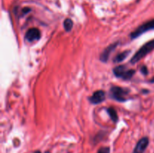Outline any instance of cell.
Listing matches in <instances>:
<instances>
[{
  "mask_svg": "<svg viewBox=\"0 0 154 153\" xmlns=\"http://www.w3.org/2000/svg\"><path fill=\"white\" fill-rule=\"evenodd\" d=\"M149 144V139L147 137H143L137 142L133 153H143L147 148Z\"/></svg>",
  "mask_w": 154,
  "mask_h": 153,
  "instance_id": "cell-8",
  "label": "cell"
},
{
  "mask_svg": "<svg viewBox=\"0 0 154 153\" xmlns=\"http://www.w3.org/2000/svg\"><path fill=\"white\" fill-rule=\"evenodd\" d=\"M129 93V90L128 88H122L120 86H113L111 88V96L112 98L117 101H126V96Z\"/></svg>",
  "mask_w": 154,
  "mask_h": 153,
  "instance_id": "cell-4",
  "label": "cell"
},
{
  "mask_svg": "<svg viewBox=\"0 0 154 153\" xmlns=\"http://www.w3.org/2000/svg\"><path fill=\"white\" fill-rule=\"evenodd\" d=\"M154 29V19L150 20L147 22H144L142 25L138 26L134 32H131L130 37L131 39H135L141 36L144 33L150 31V30Z\"/></svg>",
  "mask_w": 154,
  "mask_h": 153,
  "instance_id": "cell-3",
  "label": "cell"
},
{
  "mask_svg": "<svg viewBox=\"0 0 154 153\" xmlns=\"http://www.w3.org/2000/svg\"><path fill=\"white\" fill-rule=\"evenodd\" d=\"M35 153H41V152L39 151H37V152H35Z\"/></svg>",
  "mask_w": 154,
  "mask_h": 153,
  "instance_id": "cell-15",
  "label": "cell"
},
{
  "mask_svg": "<svg viewBox=\"0 0 154 153\" xmlns=\"http://www.w3.org/2000/svg\"><path fill=\"white\" fill-rule=\"evenodd\" d=\"M105 100V92L102 90H98L93 94L90 98V103L93 104H99Z\"/></svg>",
  "mask_w": 154,
  "mask_h": 153,
  "instance_id": "cell-6",
  "label": "cell"
},
{
  "mask_svg": "<svg viewBox=\"0 0 154 153\" xmlns=\"http://www.w3.org/2000/svg\"><path fill=\"white\" fill-rule=\"evenodd\" d=\"M154 50V39L153 40H150L144 44L138 51L135 53V55L132 57L130 60V62L132 64H135L138 62L140 60L142 59L144 56L150 53V52Z\"/></svg>",
  "mask_w": 154,
  "mask_h": 153,
  "instance_id": "cell-1",
  "label": "cell"
},
{
  "mask_svg": "<svg viewBox=\"0 0 154 153\" xmlns=\"http://www.w3.org/2000/svg\"><path fill=\"white\" fill-rule=\"evenodd\" d=\"M41 32L38 28H31L26 32L25 39L29 42L38 40L41 38Z\"/></svg>",
  "mask_w": 154,
  "mask_h": 153,
  "instance_id": "cell-5",
  "label": "cell"
},
{
  "mask_svg": "<svg viewBox=\"0 0 154 153\" xmlns=\"http://www.w3.org/2000/svg\"><path fill=\"white\" fill-rule=\"evenodd\" d=\"M97 153H110V148L109 147H102L99 148Z\"/></svg>",
  "mask_w": 154,
  "mask_h": 153,
  "instance_id": "cell-12",
  "label": "cell"
},
{
  "mask_svg": "<svg viewBox=\"0 0 154 153\" xmlns=\"http://www.w3.org/2000/svg\"><path fill=\"white\" fill-rule=\"evenodd\" d=\"M114 75L117 77L122 78L125 80H129L132 79V76L135 75V70L133 69H128L126 65H119L114 68L113 70Z\"/></svg>",
  "mask_w": 154,
  "mask_h": 153,
  "instance_id": "cell-2",
  "label": "cell"
},
{
  "mask_svg": "<svg viewBox=\"0 0 154 153\" xmlns=\"http://www.w3.org/2000/svg\"><path fill=\"white\" fill-rule=\"evenodd\" d=\"M118 45V42H116V43L112 44L109 45L106 49H105V50L102 52L100 56V60L103 62H106L108 59H109V57L111 56V54L112 53L113 51L116 49L117 46Z\"/></svg>",
  "mask_w": 154,
  "mask_h": 153,
  "instance_id": "cell-7",
  "label": "cell"
},
{
  "mask_svg": "<svg viewBox=\"0 0 154 153\" xmlns=\"http://www.w3.org/2000/svg\"><path fill=\"white\" fill-rule=\"evenodd\" d=\"M131 51L130 50H126V51H123V52H120V53L117 54L114 58V62L115 63H120L122 62L123 61H124L129 55L130 54Z\"/></svg>",
  "mask_w": 154,
  "mask_h": 153,
  "instance_id": "cell-9",
  "label": "cell"
},
{
  "mask_svg": "<svg viewBox=\"0 0 154 153\" xmlns=\"http://www.w3.org/2000/svg\"><path fill=\"white\" fill-rule=\"evenodd\" d=\"M141 72L144 75H147L148 74V70H147V68L146 67L145 65H143L142 67L141 68Z\"/></svg>",
  "mask_w": 154,
  "mask_h": 153,
  "instance_id": "cell-13",
  "label": "cell"
},
{
  "mask_svg": "<svg viewBox=\"0 0 154 153\" xmlns=\"http://www.w3.org/2000/svg\"><path fill=\"white\" fill-rule=\"evenodd\" d=\"M150 82H152V83H153V82H154V76H153V78H152V79L150 80Z\"/></svg>",
  "mask_w": 154,
  "mask_h": 153,
  "instance_id": "cell-14",
  "label": "cell"
},
{
  "mask_svg": "<svg viewBox=\"0 0 154 153\" xmlns=\"http://www.w3.org/2000/svg\"><path fill=\"white\" fill-rule=\"evenodd\" d=\"M107 111H108V115L110 116V117H111V118L112 119V121L116 122L118 120V116H117L116 110L114 109L113 107H110L107 110Z\"/></svg>",
  "mask_w": 154,
  "mask_h": 153,
  "instance_id": "cell-10",
  "label": "cell"
},
{
  "mask_svg": "<svg viewBox=\"0 0 154 153\" xmlns=\"http://www.w3.org/2000/svg\"><path fill=\"white\" fill-rule=\"evenodd\" d=\"M63 26H64L65 30L66 32H70L72 30V27H73V22L71 19L69 18H67L64 20V22H63Z\"/></svg>",
  "mask_w": 154,
  "mask_h": 153,
  "instance_id": "cell-11",
  "label": "cell"
}]
</instances>
